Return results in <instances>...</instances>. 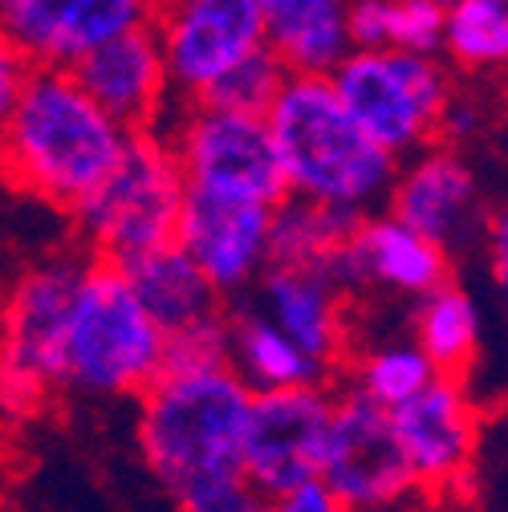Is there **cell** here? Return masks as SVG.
Masks as SVG:
<instances>
[{"label": "cell", "mask_w": 508, "mask_h": 512, "mask_svg": "<svg viewBox=\"0 0 508 512\" xmlns=\"http://www.w3.org/2000/svg\"><path fill=\"white\" fill-rule=\"evenodd\" d=\"M131 139L70 70L33 66L21 102L0 126V175L49 208L78 212L122 163Z\"/></svg>", "instance_id": "cell-1"}, {"label": "cell", "mask_w": 508, "mask_h": 512, "mask_svg": "<svg viewBox=\"0 0 508 512\" xmlns=\"http://www.w3.org/2000/svg\"><path fill=\"white\" fill-rule=\"evenodd\" d=\"M248 407L252 391L232 366L163 370L139 407V452L151 476L175 500L236 484Z\"/></svg>", "instance_id": "cell-2"}, {"label": "cell", "mask_w": 508, "mask_h": 512, "mask_svg": "<svg viewBox=\"0 0 508 512\" xmlns=\"http://www.w3.org/2000/svg\"><path fill=\"white\" fill-rule=\"evenodd\" d=\"M265 122L289 196L366 216V208L391 191L399 163L358 131L330 78L289 74Z\"/></svg>", "instance_id": "cell-3"}, {"label": "cell", "mask_w": 508, "mask_h": 512, "mask_svg": "<svg viewBox=\"0 0 508 512\" xmlns=\"http://www.w3.org/2000/svg\"><path fill=\"white\" fill-rule=\"evenodd\" d=\"M163 374V334L114 265H86L66 334L61 387L94 399L143 395Z\"/></svg>", "instance_id": "cell-4"}, {"label": "cell", "mask_w": 508, "mask_h": 512, "mask_svg": "<svg viewBox=\"0 0 508 512\" xmlns=\"http://www.w3.org/2000/svg\"><path fill=\"white\" fill-rule=\"evenodd\" d=\"M86 265L53 256L0 297V427H21L61 387V334Z\"/></svg>", "instance_id": "cell-5"}, {"label": "cell", "mask_w": 508, "mask_h": 512, "mask_svg": "<svg viewBox=\"0 0 508 512\" xmlns=\"http://www.w3.org/2000/svg\"><path fill=\"white\" fill-rule=\"evenodd\" d=\"M330 86L358 131L391 159L419 155L452 102V82L439 61L403 49L346 53L330 70Z\"/></svg>", "instance_id": "cell-6"}, {"label": "cell", "mask_w": 508, "mask_h": 512, "mask_svg": "<svg viewBox=\"0 0 508 512\" xmlns=\"http://www.w3.org/2000/svg\"><path fill=\"white\" fill-rule=\"evenodd\" d=\"M187 183L171 147L155 135H135L122 163L74 212L106 265H131L139 256L175 244Z\"/></svg>", "instance_id": "cell-7"}, {"label": "cell", "mask_w": 508, "mask_h": 512, "mask_svg": "<svg viewBox=\"0 0 508 512\" xmlns=\"http://www.w3.org/2000/svg\"><path fill=\"white\" fill-rule=\"evenodd\" d=\"M187 191L277 208L289 196V183L269 135V122L257 114H236L196 102L175 126V143H167Z\"/></svg>", "instance_id": "cell-8"}, {"label": "cell", "mask_w": 508, "mask_h": 512, "mask_svg": "<svg viewBox=\"0 0 508 512\" xmlns=\"http://www.w3.org/2000/svg\"><path fill=\"white\" fill-rule=\"evenodd\" d=\"M330 419H334V399L322 387L252 395L244 452H240V480L265 500H277L317 480L326 460Z\"/></svg>", "instance_id": "cell-9"}, {"label": "cell", "mask_w": 508, "mask_h": 512, "mask_svg": "<svg viewBox=\"0 0 508 512\" xmlns=\"http://www.w3.org/2000/svg\"><path fill=\"white\" fill-rule=\"evenodd\" d=\"M317 480L338 496L346 512H399L419 488L399 452L391 415L358 391L334 403L326 460Z\"/></svg>", "instance_id": "cell-10"}, {"label": "cell", "mask_w": 508, "mask_h": 512, "mask_svg": "<svg viewBox=\"0 0 508 512\" xmlns=\"http://www.w3.org/2000/svg\"><path fill=\"white\" fill-rule=\"evenodd\" d=\"M155 33L167 82L196 102L244 57L269 45L257 0H167Z\"/></svg>", "instance_id": "cell-11"}, {"label": "cell", "mask_w": 508, "mask_h": 512, "mask_svg": "<svg viewBox=\"0 0 508 512\" xmlns=\"http://www.w3.org/2000/svg\"><path fill=\"white\" fill-rule=\"evenodd\" d=\"M155 13L159 0H0V29L33 66L70 70L90 49L155 25Z\"/></svg>", "instance_id": "cell-12"}, {"label": "cell", "mask_w": 508, "mask_h": 512, "mask_svg": "<svg viewBox=\"0 0 508 512\" xmlns=\"http://www.w3.org/2000/svg\"><path fill=\"white\" fill-rule=\"evenodd\" d=\"M391 216L439 252H468L484 240V204L476 171L456 151H419L391 183Z\"/></svg>", "instance_id": "cell-13"}, {"label": "cell", "mask_w": 508, "mask_h": 512, "mask_svg": "<svg viewBox=\"0 0 508 512\" xmlns=\"http://www.w3.org/2000/svg\"><path fill=\"white\" fill-rule=\"evenodd\" d=\"M269 212L261 204H236L204 191H187L175 248L192 261L216 293H240L269 265Z\"/></svg>", "instance_id": "cell-14"}, {"label": "cell", "mask_w": 508, "mask_h": 512, "mask_svg": "<svg viewBox=\"0 0 508 512\" xmlns=\"http://www.w3.org/2000/svg\"><path fill=\"white\" fill-rule=\"evenodd\" d=\"M322 277L346 293L366 285H387L407 297H427L448 285L452 277V256L427 244L419 232L403 228L395 216H370L358 224V232L338 244L322 265Z\"/></svg>", "instance_id": "cell-15"}, {"label": "cell", "mask_w": 508, "mask_h": 512, "mask_svg": "<svg viewBox=\"0 0 508 512\" xmlns=\"http://www.w3.org/2000/svg\"><path fill=\"white\" fill-rule=\"evenodd\" d=\"M387 415L415 484L452 488L472 468L480 427L464 382L435 374L419 395H411Z\"/></svg>", "instance_id": "cell-16"}, {"label": "cell", "mask_w": 508, "mask_h": 512, "mask_svg": "<svg viewBox=\"0 0 508 512\" xmlns=\"http://www.w3.org/2000/svg\"><path fill=\"white\" fill-rule=\"evenodd\" d=\"M70 74L131 135L163 114V102L171 90L155 25L131 29V33L90 49L78 66H70Z\"/></svg>", "instance_id": "cell-17"}, {"label": "cell", "mask_w": 508, "mask_h": 512, "mask_svg": "<svg viewBox=\"0 0 508 512\" xmlns=\"http://www.w3.org/2000/svg\"><path fill=\"white\" fill-rule=\"evenodd\" d=\"M257 313L273 322L301 354L330 366L342 350V309L338 289L313 265H269L261 273Z\"/></svg>", "instance_id": "cell-18"}, {"label": "cell", "mask_w": 508, "mask_h": 512, "mask_svg": "<svg viewBox=\"0 0 508 512\" xmlns=\"http://www.w3.org/2000/svg\"><path fill=\"white\" fill-rule=\"evenodd\" d=\"M118 273L135 289L139 305L159 326L163 342L220 317V293L204 281V273L187 261L175 244L155 248L131 265H118Z\"/></svg>", "instance_id": "cell-19"}, {"label": "cell", "mask_w": 508, "mask_h": 512, "mask_svg": "<svg viewBox=\"0 0 508 512\" xmlns=\"http://www.w3.org/2000/svg\"><path fill=\"white\" fill-rule=\"evenodd\" d=\"M265 41L289 66V74H317L330 70L350 53L346 41V0H257Z\"/></svg>", "instance_id": "cell-20"}, {"label": "cell", "mask_w": 508, "mask_h": 512, "mask_svg": "<svg viewBox=\"0 0 508 512\" xmlns=\"http://www.w3.org/2000/svg\"><path fill=\"white\" fill-rule=\"evenodd\" d=\"M228 366L252 395L322 387V374H326L322 362L301 354L257 309L236 313V322L228 326Z\"/></svg>", "instance_id": "cell-21"}, {"label": "cell", "mask_w": 508, "mask_h": 512, "mask_svg": "<svg viewBox=\"0 0 508 512\" xmlns=\"http://www.w3.org/2000/svg\"><path fill=\"white\" fill-rule=\"evenodd\" d=\"M480 305L468 289L460 285H443L423 297L415 313V346L431 362L439 378H456L464 382L468 366L480 354Z\"/></svg>", "instance_id": "cell-22"}, {"label": "cell", "mask_w": 508, "mask_h": 512, "mask_svg": "<svg viewBox=\"0 0 508 512\" xmlns=\"http://www.w3.org/2000/svg\"><path fill=\"white\" fill-rule=\"evenodd\" d=\"M366 216L346 208H326L301 196H285L269 212V265H322L326 256L346 244Z\"/></svg>", "instance_id": "cell-23"}, {"label": "cell", "mask_w": 508, "mask_h": 512, "mask_svg": "<svg viewBox=\"0 0 508 512\" xmlns=\"http://www.w3.org/2000/svg\"><path fill=\"white\" fill-rule=\"evenodd\" d=\"M443 49L464 70L508 66V0H460L443 13Z\"/></svg>", "instance_id": "cell-24"}, {"label": "cell", "mask_w": 508, "mask_h": 512, "mask_svg": "<svg viewBox=\"0 0 508 512\" xmlns=\"http://www.w3.org/2000/svg\"><path fill=\"white\" fill-rule=\"evenodd\" d=\"M431 378H435V370L419 354L415 342H391V346H378V350H370L362 358V366H358V395L370 399L374 407H383V411H395L411 395H419Z\"/></svg>", "instance_id": "cell-25"}, {"label": "cell", "mask_w": 508, "mask_h": 512, "mask_svg": "<svg viewBox=\"0 0 508 512\" xmlns=\"http://www.w3.org/2000/svg\"><path fill=\"white\" fill-rule=\"evenodd\" d=\"M285 82H289V66L265 45V49H257L252 57H244L236 70H228L200 102L204 106H216V110H236V114L265 118Z\"/></svg>", "instance_id": "cell-26"}, {"label": "cell", "mask_w": 508, "mask_h": 512, "mask_svg": "<svg viewBox=\"0 0 508 512\" xmlns=\"http://www.w3.org/2000/svg\"><path fill=\"white\" fill-rule=\"evenodd\" d=\"M391 49L435 57L443 49V13L427 0H391Z\"/></svg>", "instance_id": "cell-27"}, {"label": "cell", "mask_w": 508, "mask_h": 512, "mask_svg": "<svg viewBox=\"0 0 508 512\" xmlns=\"http://www.w3.org/2000/svg\"><path fill=\"white\" fill-rule=\"evenodd\" d=\"M346 41L350 53L391 49V0H354V5H346Z\"/></svg>", "instance_id": "cell-28"}, {"label": "cell", "mask_w": 508, "mask_h": 512, "mask_svg": "<svg viewBox=\"0 0 508 512\" xmlns=\"http://www.w3.org/2000/svg\"><path fill=\"white\" fill-rule=\"evenodd\" d=\"M179 512H269V500L257 496L244 480H236V484H220L212 492L179 500Z\"/></svg>", "instance_id": "cell-29"}, {"label": "cell", "mask_w": 508, "mask_h": 512, "mask_svg": "<svg viewBox=\"0 0 508 512\" xmlns=\"http://www.w3.org/2000/svg\"><path fill=\"white\" fill-rule=\"evenodd\" d=\"M29 74H33V61L13 45V37L5 29H0V126L9 122L13 106L21 102V90H25Z\"/></svg>", "instance_id": "cell-30"}, {"label": "cell", "mask_w": 508, "mask_h": 512, "mask_svg": "<svg viewBox=\"0 0 508 512\" xmlns=\"http://www.w3.org/2000/svg\"><path fill=\"white\" fill-rule=\"evenodd\" d=\"M484 252H488V277H492V289H496L500 305L508 309V204L484 224Z\"/></svg>", "instance_id": "cell-31"}, {"label": "cell", "mask_w": 508, "mask_h": 512, "mask_svg": "<svg viewBox=\"0 0 508 512\" xmlns=\"http://www.w3.org/2000/svg\"><path fill=\"white\" fill-rule=\"evenodd\" d=\"M269 512H346V508L338 504V496L322 480H309V484L269 500Z\"/></svg>", "instance_id": "cell-32"}, {"label": "cell", "mask_w": 508, "mask_h": 512, "mask_svg": "<svg viewBox=\"0 0 508 512\" xmlns=\"http://www.w3.org/2000/svg\"><path fill=\"white\" fill-rule=\"evenodd\" d=\"M476 126H480V114H476L472 102H448V106H443V114H439L435 131H443L452 143H464V139L476 135Z\"/></svg>", "instance_id": "cell-33"}, {"label": "cell", "mask_w": 508, "mask_h": 512, "mask_svg": "<svg viewBox=\"0 0 508 512\" xmlns=\"http://www.w3.org/2000/svg\"><path fill=\"white\" fill-rule=\"evenodd\" d=\"M427 5H431V9H439V13H452V9L460 5V0H427Z\"/></svg>", "instance_id": "cell-34"}]
</instances>
